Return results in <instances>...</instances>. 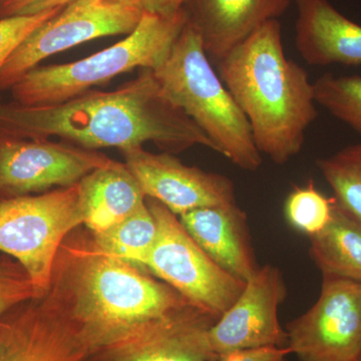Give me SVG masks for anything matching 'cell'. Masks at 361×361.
I'll return each mask as SVG.
<instances>
[{
	"label": "cell",
	"mask_w": 361,
	"mask_h": 361,
	"mask_svg": "<svg viewBox=\"0 0 361 361\" xmlns=\"http://www.w3.org/2000/svg\"><path fill=\"white\" fill-rule=\"evenodd\" d=\"M216 65L261 155L276 165L298 155L317 118V104L307 71L285 54L280 21L261 25Z\"/></svg>",
	"instance_id": "cell-3"
},
{
	"label": "cell",
	"mask_w": 361,
	"mask_h": 361,
	"mask_svg": "<svg viewBox=\"0 0 361 361\" xmlns=\"http://www.w3.org/2000/svg\"><path fill=\"white\" fill-rule=\"evenodd\" d=\"M316 104L361 137V77L325 73L313 82Z\"/></svg>",
	"instance_id": "cell-22"
},
{
	"label": "cell",
	"mask_w": 361,
	"mask_h": 361,
	"mask_svg": "<svg viewBox=\"0 0 361 361\" xmlns=\"http://www.w3.org/2000/svg\"><path fill=\"white\" fill-rule=\"evenodd\" d=\"M189 2L190 0H139V6L144 13L171 18L184 9Z\"/></svg>",
	"instance_id": "cell-28"
},
{
	"label": "cell",
	"mask_w": 361,
	"mask_h": 361,
	"mask_svg": "<svg viewBox=\"0 0 361 361\" xmlns=\"http://www.w3.org/2000/svg\"><path fill=\"white\" fill-rule=\"evenodd\" d=\"M295 47L310 66H361V25L329 0H293Z\"/></svg>",
	"instance_id": "cell-17"
},
{
	"label": "cell",
	"mask_w": 361,
	"mask_h": 361,
	"mask_svg": "<svg viewBox=\"0 0 361 361\" xmlns=\"http://www.w3.org/2000/svg\"><path fill=\"white\" fill-rule=\"evenodd\" d=\"M293 0H190V20L200 33L207 56L217 63L261 25L278 20Z\"/></svg>",
	"instance_id": "cell-15"
},
{
	"label": "cell",
	"mask_w": 361,
	"mask_h": 361,
	"mask_svg": "<svg viewBox=\"0 0 361 361\" xmlns=\"http://www.w3.org/2000/svg\"><path fill=\"white\" fill-rule=\"evenodd\" d=\"M355 361H361V356H360V357H358L357 360H356Z\"/></svg>",
	"instance_id": "cell-30"
},
{
	"label": "cell",
	"mask_w": 361,
	"mask_h": 361,
	"mask_svg": "<svg viewBox=\"0 0 361 361\" xmlns=\"http://www.w3.org/2000/svg\"><path fill=\"white\" fill-rule=\"evenodd\" d=\"M310 255L322 276L361 283V222L337 205L326 227L310 237Z\"/></svg>",
	"instance_id": "cell-19"
},
{
	"label": "cell",
	"mask_w": 361,
	"mask_h": 361,
	"mask_svg": "<svg viewBox=\"0 0 361 361\" xmlns=\"http://www.w3.org/2000/svg\"><path fill=\"white\" fill-rule=\"evenodd\" d=\"M287 348H261L231 351L218 356V361H286Z\"/></svg>",
	"instance_id": "cell-27"
},
{
	"label": "cell",
	"mask_w": 361,
	"mask_h": 361,
	"mask_svg": "<svg viewBox=\"0 0 361 361\" xmlns=\"http://www.w3.org/2000/svg\"><path fill=\"white\" fill-rule=\"evenodd\" d=\"M189 21L186 7L166 18L144 13L125 39L87 58L63 65L37 66L11 87L14 103L26 106L65 103L135 68H154L172 51Z\"/></svg>",
	"instance_id": "cell-5"
},
{
	"label": "cell",
	"mask_w": 361,
	"mask_h": 361,
	"mask_svg": "<svg viewBox=\"0 0 361 361\" xmlns=\"http://www.w3.org/2000/svg\"><path fill=\"white\" fill-rule=\"evenodd\" d=\"M73 232L59 248L51 287L80 324L90 353L192 304L141 268L99 251L90 233Z\"/></svg>",
	"instance_id": "cell-2"
},
{
	"label": "cell",
	"mask_w": 361,
	"mask_h": 361,
	"mask_svg": "<svg viewBox=\"0 0 361 361\" xmlns=\"http://www.w3.org/2000/svg\"><path fill=\"white\" fill-rule=\"evenodd\" d=\"M75 0H0V20L32 16L56 8H63Z\"/></svg>",
	"instance_id": "cell-26"
},
{
	"label": "cell",
	"mask_w": 361,
	"mask_h": 361,
	"mask_svg": "<svg viewBox=\"0 0 361 361\" xmlns=\"http://www.w3.org/2000/svg\"><path fill=\"white\" fill-rule=\"evenodd\" d=\"M39 298L32 279L16 259L0 256V317L14 306Z\"/></svg>",
	"instance_id": "cell-24"
},
{
	"label": "cell",
	"mask_w": 361,
	"mask_h": 361,
	"mask_svg": "<svg viewBox=\"0 0 361 361\" xmlns=\"http://www.w3.org/2000/svg\"><path fill=\"white\" fill-rule=\"evenodd\" d=\"M334 199H329L316 189L314 183L295 187L284 204L286 219L292 227L308 237L322 231L331 219Z\"/></svg>",
	"instance_id": "cell-23"
},
{
	"label": "cell",
	"mask_w": 361,
	"mask_h": 361,
	"mask_svg": "<svg viewBox=\"0 0 361 361\" xmlns=\"http://www.w3.org/2000/svg\"><path fill=\"white\" fill-rule=\"evenodd\" d=\"M142 14L139 6L115 0H75L16 47L0 73V90H11L54 54L101 37L130 35Z\"/></svg>",
	"instance_id": "cell-8"
},
{
	"label": "cell",
	"mask_w": 361,
	"mask_h": 361,
	"mask_svg": "<svg viewBox=\"0 0 361 361\" xmlns=\"http://www.w3.org/2000/svg\"><path fill=\"white\" fill-rule=\"evenodd\" d=\"M286 296V283L279 268L260 266L210 330L211 348L217 357L243 349L287 348L288 336L278 318V308Z\"/></svg>",
	"instance_id": "cell-12"
},
{
	"label": "cell",
	"mask_w": 361,
	"mask_h": 361,
	"mask_svg": "<svg viewBox=\"0 0 361 361\" xmlns=\"http://www.w3.org/2000/svg\"><path fill=\"white\" fill-rule=\"evenodd\" d=\"M152 71L164 96L205 133L217 153L242 170L261 167L248 120L214 70L190 16L167 58Z\"/></svg>",
	"instance_id": "cell-4"
},
{
	"label": "cell",
	"mask_w": 361,
	"mask_h": 361,
	"mask_svg": "<svg viewBox=\"0 0 361 361\" xmlns=\"http://www.w3.org/2000/svg\"><path fill=\"white\" fill-rule=\"evenodd\" d=\"M121 152L146 197L175 215L236 202L234 183L227 176L185 165L171 153L153 154L142 146Z\"/></svg>",
	"instance_id": "cell-13"
},
{
	"label": "cell",
	"mask_w": 361,
	"mask_h": 361,
	"mask_svg": "<svg viewBox=\"0 0 361 361\" xmlns=\"http://www.w3.org/2000/svg\"><path fill=\"white\" fill-rule=\"evenodd\" d=\"M218 319L187 304L134 336L90 353L87 361H218L209 337Z\"/></svg>",
	"instance_id": "cell-14"
},
{
	"label": "cell",
	"mask_w": 361,
	"mask_h": 361,
	"mask_svg": "<svg viewBox=\"0 0 361 361\" xmlns=\"http://www.w3.org/2000/svg\"><path fill=\"white\" fill-rule=\"evenodd\" d=\"M0 132L23 139L59 137L82 148L121 151L152 142L167 153L195 146L217 153L211 140L164 96L151 68L113 92L87 90L65 103H0Z\"/></svg>",
	"instance_id": "cell-1"
},
{
	"label": "cell",
	"mask_w": 361,
	"mask_h": 361,
	"mask_svg": "<svg viewBox=\"0 0 361 361\" xmlns=\"http://www.w3.org/2000/svg\"><path fill=\"white\" fill-rule=\"evenodd\" d=\"M84 225L80 186L0 200V252L20 263L39 297L51 286L59 248Z\"/></svg>",
	"instance_id": "cell-6"
},
{
	"label": "cell",
	"mask_w": 361,
	"mask_h": 361,
	"mask_svg": "<svg viewBox=\"0 0 361 361\" xmlns=\"http://www.w3.org/2000/svg\"><path fill=\"white\" fill-rule=\"evenodd\" d=\"M111 160L96 149L0 132V200L73 186Z\"/></svg>",
	"instance_id": "cell-11"
},
{
	"label": "cell",
	"mask_w": 361,
	"mask_h": 361,
	"mask_svg": "<svg viewBox=\"0 0 361 361\" xmlns=\"http://www.w3.org/2000/svg\"><path fill=\"white\" fill-rule=\"evenodd\" d=\"M82 329L54 288L0 317V361H87Z\"/></svg>",
	"instance_id": "cell-10"
},
{
	"label": "cell",
	"mask_w": 361,
	"mask_h": 361,
	"mask_svg": "<svg viewBox=\"0 0 361 361\" xmlns=\"http://www.w3.org/2000/svg\"><path fill=\"white\" fill-rule=\"evenodd\" d=\"M158 233L145 270L170 285L190 303L221 317L245 288L219 267L188 234L174 213L155 199H146Z\"/></svg>",
	"instance_id": "cell-7"
},
{
	"label": "cell",
	"mask_w": 361,
	"mask_h": 361,
	"mask_svg": "<svg viewBox=\"0 0 361 361\" xmlns=\"http://www.w3.org/2000/svg\"><path fill=\"white\" fill-rule=\"evenodd\" d=\"M287 348L298 361H355L361 356V283L322 276L317 301L287 323Z\"/></svg>",
	"instance_id": "cell-9"
},
{
	"label": "cell",
	"mask_w": 361,
	"mask_h": 361,
	"mask_svg": "<svg viewBox=\"0 0 361 361\" xmlns=\"http://www.w3.org/2000/svg\"><path fill=\"white\" fill-rule=\"evenodd\" d=\"M158 233L155 218L148 205L106 231L90 233L99 251L145 270L144 264Z\"/></svg>",
	"instance_id": "cell-20"
},
{
	"label": "cell",
	"mask_w": 361,
	"mask_h": 361,
	"mask_svg": "<svg viewBox=\"0 0 361 361\" xmlns=\"http://www.w3.org/2000/svg\"><path fill=\"white\" fill-rule=\"evenodd\" d=\"M115 1L122 2V4H130V6H139V0H115ZM140 8H141V7H140Z\"/></svg>",
	"instance_id": "cell-29"
},
{
	"label": "cell",
	"mask_w": 361,
	"mask_h": 361,
	"mask_svg": "<svg viewBox=\"0 0 361 361\" xmlns=\"http://www.w3.org/2000/svg\"><path fill=\"white\" fill-rule=\"evenodd\" d=\"M316 166L334 191L337 205L361 222V142L318 159Z\"/></svg>",
	"instance_id": "cell-21"
},
{
	"label": "cell",
	"mask_w": 361,
	"mask_h": 361,
	"mask_svg": "<svg viewBox=\"0 0 361 361\" xmlns=\"http://www.w3.org/2000/svg\"><path fill=\"white\" fill-rule=\"evenodd\" d=\"M179 219L202 250L232 276L246 282L260 267L248 217L236 202L196 209Z\"/></svg>",
	"instance_id": "cell-16"
},
{
	"label": "cell",
	"mask_w": 361,
	"mask_h": 361,
	"mask_svg": "<svg viewBox=\"0 0 361 361\" xmlns=\"http://www.w3.org/2000/svg\"><path fill=\"white\" fill-rule=\"evenodd\" d=\"M84 225L106 231L146 205V195L126 163L111 160L78 183Z\"/></svg>",
	"instance_id": "cell-18"
},
{
	"label": "cell",
	"mask_w": 361,
	"mask_h": 361,
	"mask_svg": "<svg viewBox=\"0 0 361 361\" xmlns=\"http://www.w3.org/2000/svg\"><path fill=\"white\" fill-rule=\"evenodd\" d=\"M61 11L63 8H56L37 16H16L0 20V73L7 59L25 37Z\"/></svg>",
	"instance_id": "cell-25"
}]
</instances>
